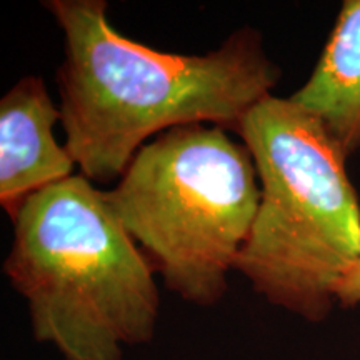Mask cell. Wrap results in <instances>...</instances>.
Returning a JSON list of instances; mask_svg holds the SVG:
<instances>
[{"label":"cell","mask_w":360,"mask_h":360,"mask_svg":"<svg viewBox=\"0 0 360 360\" xmlns=\"http://www.w3.org/2000/svg\"><path fill=\"white\" fill-rule=\"evenodd\" d=\"M65 37L57 72L65 147L90 182L120 179L152 135L191 124L237 132L281 72L257 30L204 56L159 52L117 32L103 0H51Z\"/></svg>","instance_id":"obj_1"},{"label":"cell","mask_w":360,"mask_h":360,"mask_svg":"<svg viewBox=\"0 0 360 360\" xmlns=\"http://www.w3.org/2000/svg\"><path fill=\"white\" fill-rule=\"evenodd\" d=\"M4 270L29 304L32 332L65 360H122L155 334L154 265L82 174L24 200Z\"/></svg>","instance_id":"obj_2"},{"label":"cell","mask_w":360,"mask_h":360,"mask_svg":"<svg viewBox=\"0 0 360 360\" xmlns=\"http://www.w3.org/2000/svg\"><path fill=\"white\" fill-rule=\"evenodd\" d=\"M237 134L254 157L260 202L236 269L270 304L322 321L360 259V204L347 155L292 98H262Z\"/></svg>","instance_id":"obj_3"},{"label":"cell","mask_w":360,"mask_h":360,"mask_svg":"<svg viewBox=\"0 0 360 360\" xmlns=\"http://www.w3.org/2000/svg\"><path fill=\"white\" fill-rule=\"evenodd\" d=\"M254 157L222 127L179 125L139 148L107 200L135 244L187 302L214 305L260 202Z\"/></svg>","instance_id":"obj_4"},{"label":"cell","mask_w":360,"mask_h":360,"mask_svg":"<svg viewBox=\"0 0 360 360\" xmlns=\"http://www.w3.org/2000/svg\"><path fill=\"white\" fill-rule=\"evenodd\" d=\"M58 120L60 109L35 75L0 101V204L11 217L30 195L72 177L77 164L56 141Z\"/></svg>","instance_id":"obj_5"},{"label":"cell","mask_w":360,"mask_h":360,"mask_svg":"<svg viewBox=\"0 0 360 360\" xmlns=\"http://www.w3.org/2000/svg\"><path fill=\"white\" fill-rule=\"evenodd\" d=\"M345 155L360 148V0H345L307 82L290 97Z\"/></svg>","instance_id":"obj_6"},{"label":"cell","mask_w":360,"mask_h":360,"mask_svg":"<svg viewBox=\"0 0 360 360\" xmlns=\"http://www.w3.org/2000/svg\"><path fill=\"white\" fill-rule=\"evenodd\" d=\"M337 302L352 307L360 302V259L337 287Z\"/></svg>","instance_id":"obj_7"}]
</instances>
